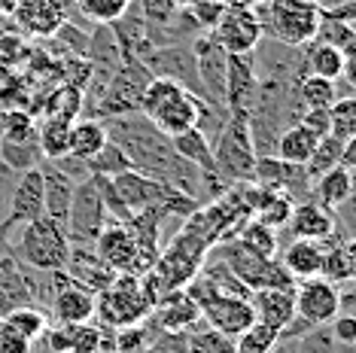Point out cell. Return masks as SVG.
<instances>
[{
  "label": "cell",
  "mask_w": 356,
  "mask_h": 353,
  "mask_svg": "<svg viewBox=\"0 0 356 353\" xmlns=\"http://www.w3.org/2000/svg\"><path fill=\"white\" fill-rule=\"evenodd\" d=\"M262 37L277 40L283 46L302 49L314 40L320 28V10L311 0H262L253 6Z\"/></svg>",
  "instance_id": "3"
},
{
  "label": "cell",
  "mask_w": 356,
  "mask_h": 353,
  "mask_svg": "<svg viewBox=\"0 0 356 353\" xmlns=\"http://www.w3.org/2000/svg\"><path fill=\"white\" fill-rule=\"evenodd\" d=\"M253 167L256 149L253 138H250L247 113H229V122L213 140V171L225 186H238V183L253 180Z\"/></svg>",
  "instance_id": "6"
},
{
  "label": "cell",
  "mask_w": 356,
  "mask_h": 353,
  "mask_svg": "<svg viewBox=\"0 0 356 353\" xmlns=\"http://www.w3.org/2000/svg\"><path fill=\"white\" fill-rule=\"evenodd\" d=\"M13 226L10 222H0V259H3V256H10V238H13Z\"/></svg>",
  "instance_id": "52"
},
{
  "label": "cell",
  "mask_w": 356,
  "mask_h": 353,
  "mask_svg": "<svg viewBox=\"0 0 356 353\" xmlns=\"http://www.w3.org/2000/svg\"><path fill=\"white\" fill-rule=\"evenodd\" d=\"M280 344V332L265 323H256L234 338V353H271Z\"/></svg>",
  "instance_id": "43"
},
{
  "label": "cell",
  "mask_w": 356,
  "mask_h": 353,
  "mask_svg": "<svg viewBox=\"0 0 356 353\" xmlns=\"http://www.w3.org/2000/svg\"><path fill=\"white\" fill-rule=\"evenodd\" d=\"M110 183H113L116 195L122 198V204L131 213L143 211V207H161V204H168L177 195L174 186H168V183L156 180V176H147L140 171H128V174L110 176Z\"/></svg>",
  "instance_id": "15"
},
{
  "label": "cell",
  "mask_w": 356,
  "mask_h": 353,
  "mask_svg": "<svg viewBox=\"0 0 356 353\" xmlns=\"http://www.w3.org/2000/svg\"><path fill=\"white\" fill-rule=\"evenodd\" d=\"M0 353H34V344L6 332V329H0Z\"/></svg>",
  "instance_id": "51"
},
{
  "label": "cell",
  "mask_w": 356,
  "mask_h": 353,
  "mask_svg": "<svg viewBox=\"0 0 356 353\" xmlns=\"http://www.w3.org/2000/svg\"><path fill=\"white\" fill-rule=\"evenodd\" d=\"M323 256H326V244H323V240L293 238V240H286L277 262L286 268V274L293 280H307V277H320Z\"/></svg>",
  "instance_id": "23"
},
{
  "label": "cell",
  "mask_w": 356,
  "mask_h": 353,
  "mask_svg": "<svg viewBox=\"0 0 356 353\" xmlns=\"http://www.w3.org/2000/svg\"><path fill=\"white\" fill-rule=\"evenodd\" d=\"M40 216H43V174H40V167H34V171L15 176V186L10 195V213H6L3 222H10L15 229L31 220H40Z\"/></svg>",
  "instance_id": "19"
},
{
  "label": "cell",
  "mask_w": 356,
  "mask_h": 353,
  "mask_svg": "<svg viewBox=\"0 0 356 353\" xmlns=\"http://www.w3.org/2000/svg\"><path fill=\"white\" fill-rule=\"evenodd\" d=\"M37 119L25 107H10L0 116V140H34Z\"/></svg>",
  "instance_id": "42"
},
{
  "label": "cell",
  "mask_w": 356,
  "mask_h": 353,
  "mask_svg": "<svg viewBox=\"0 0 356 353\" xmlns=\"http://www.w3.org/2000/svg\"><path fill=\"white\" fill-rule=\"evenodd\" d=\"M296 95H298V104H302V113L305 110H329L338 98V83L314 76V74H305L298 79Z\"/></svg>",
  "instance_id": "36"
},
{
  "label": "cell",
  "mask_w": 356,
  "mask_h": 353,
  "mask_svg": "<svg viewBox=\"0 0 356 353\" xmlns=\"http://www.w3.org/2000/svg\"><path fill=\"white\" fill-rule=\"evenodd\" d=\"M317 140L320 138L311 131V128H305L302 122H293V125H286L280 131L277 147H274V156H277L280 162H286V165H305L307 158H311L314 147H317Z\"/></svg>",
  "instance_id": "29"
},
{
  "label": "cell",
  "mask_w": 356,
  "mask_h": 353,
  "mask_svg": "<svg viewBox=\"0 0 356 353\" xmlns=\"http://www.w3.org/2000/svg\"><path fill=\"white\" fill-rule=\"evenodd\" d=\"M64 274H67L70 280H76L79 286H86V290L95 293V295H98L101 290H107L113 280H116V271L95 253L92 244H70Z\"/></svg>",
  "instance_id": "18"
},
{
  "label": "cell",
  "mask_w": 356,
  "mask_h": 353,
  "mask_svg": "<svg viewBox=\"0 0 356 353\" xmlns=\"http://www.w3.org/2000/svg\"><path fill=\"white\" fill-rule=\"evenodd\" d=\"M152 74L143 67V61H122V67L113 74V79L104 85L101 98L92 107V119H107V116H125L140 110V95L149 85Z\"/></svg>",
  "instance_id": "7"
},
{
  "label": "cell",
  "mask_w": 356,
  "mask_h": 353,
  "mask_svg": "<svg viewBox=\"0 0 356 353\" xmlns=\"http://www.w3.org/2000/svg\"><path fill=\"white\" fill-rule=\"evenodd\" d=\"M46 314L52 323H88L95 317V293L70 280L64 271H52V295Z\"/></svg>",
  "instance_id": "12"
},
{
  "label": "cell",
  "mask_w": 356,
  "mask_h": 353,
  "mask_svg": "<svg viewBox=\"0 0 356 353\" xmlns=\"http://www.w3.org/2000/svg\"><path fill=\"white\" fill-rule=\"evenodd\" d=\"M296 317L307 326H326L338 314V286L323 277L296 280Z\"/></svg>",
  "instance_id": "14"
},
{
  "label": "cell",
  "mask_w": 356,
  "mask_h": 353,
  "mask_svg": "<svg viewBox=\"0 0 356 353\" xmlns=\"http://www.w3.org/2000/svg\"><path fill=\"white\" fill-rule=\"evenodd\" d=\"M171 147H174V152L183 158V162L195 165L201 174H216L213 171V147H210V140L198 131V128H189V131H183V134H174Z\"/></svg>",
  "instance_id": "32"
},
{
  "label": "cell",
  "mask_w": 356,
  "mask_h": 353,
  "mask_svg": "<svg viewBox=\"0 0 356 353\" xmlns=\"http://www.w3.org/2000/svg\"><path fill=\"white\" fill-rule=\"evenodd\" d=\"M232 240H238L244 250L262 256V259H277V250H280L277 231H274L271 226H265V222H259L256 216H250V220L241 226V231Z\"/></svg>",
  "instance_id": "33"
},
{
  "label": "cell",
  "mask_w": 356,
  "mask_h": 353,
  "mask_svg": "<svg viewBox=\"0 0 356 353\" xmlns=\"http://www.w3.org/2000/svg\"><path fill=\"white\" fill-rule=\"evenodd\" d=\"M317 43H329L335 49H341L347 58L356 55V22H347V19H335V15H323L320 13V28L314 34Z\"/></svg>",
  "instance_id": "35"
},
{
  "label": "cell",
  "mask_w": 356,
  "mask_h": 353,
  "mask_svg": "<svg viewBox=\"0 0 356 353\" xmlns=\"http://www.w3.org/2000/svg\"><path fill=\"white\" fill-rule=\"evenodd\" d=\"M216 43L222 46L229 55H250L262 40V28L253 13V6H241V3H229L222 13V19L216 22L213 31H207Z\"/></svg>",
  "instance_id": "9"
},
{
  "label": "cell",
  "mask_w": 356,
  "mask_h": 353,
  "mask_svg": "<svg viewBox=\"0 0 356 353\" xmlns=\"http://www.w3.org/2000/svg\"><path fill=\"white\" fill-rule=\"evenodd\" d=\"M143 67L149 70L152 76L161 79H174L180 83L186 92L198 95L201 98V85H198V70H195V52H192V43H177V46H159V49H149L143 58Z\"/></svg>",
  "instance_id": "11"
},
{
  "label": "cell",
  "mask_w": 356,
  "mask_h": 353,
  "mask_svg": "<svg viewBox=\"0 0 356 353\" xmlns=\"http://www.w3.org/2000/svg\"><path fill=\"white\" fill-rule=\"evenodd\" d=\"M147 353H186V335L159 332L156 338H152V344H149Z\"/></svg>",
  "instance_id": "48"
},
{
  "label": "cell",
  "mask_w": 356,
  "mask_h": 353,
  "mask_svg": "<svg viewBox=\"0 0 356 353\" xmlns=\"http://www.w3.org/2000/svg\"><path fill=\"white\" fill-rule=\"evenodd\" d=\"M15 229H19V235L10 238V253L22 265L34 271H64L70 240L58 222L49 216H40V220H31Z\"/></svg>",
  "instance_id": "4"
},
{
  "label": "cell",
  "mask_w": 356,
  "mask_h": 353,
  "mask_svg": "<svg viewBox=\"0 0 356 353\" xmlns=\"http://www.w3.org/2000/svg\"><path fill=\"white\" fill-rule=\"evenodd\" d=\"M104 143H107V131H104L101 119H92V116L74 119V125H70V138H67V156L88 162L92 156H98Z\"/></svg>",
  "instance_id": "28"
},
{
  "label": "cell",
  "mask_w": 356,
  "mask_h": 353,
  "mask_svg": "<svg viewBox=\"0 0 356 353\" xmlns=\"http://www.w3.org/2000/svg\"><path fill=\"white\" fill-rule=\"evenodd\" d=\"M49 323H52L49 314H46L43 308H34V304L15 308L6 317H0V329H6V332L19 335V338H25L31 344H37L40 338H43V332H46Z\"/></svg>",
  "instance_id": "31"
},
{
  "label": "cell",
  "mask_w": 356,
  "mask_h": 353,
  "mask_svg": "<svg viewBox=\"0 0 356 353\" xmlns=\"http://www.w3.org/2000/svg\"><path fill=\"white\" fill-rule=\"evenodd\" d=\"M326 244V256H323V271L320 277L329 280L335 286H344L356 277V244L353 238H347L341 229L335 231L332 238L323 240Z\"/></svg>",
  "instance_id": "24"
},
{
  "label": "cell",
  "mask_w": 356,
  "mask_h": 353,
  "mask_svg": "<svg viewBox=\"0 0 356 353\" xmlns=\"http://www.w3.org/2000/svg\"><path fill=\"white\" fill-rule=\"evenodd\" d=\"M305 70L314 76H323V79H332V83H338V79L344 76L347 70V55L341 49H335V46L329 43H317V40H311V43L305 46Z\"/></svg>",
  "instance_id": "30"
},
{
  "label": "cell",
  "mask_w": 356,
  "mask_h": 353,
  "mask_svg": "<svg viewBox=\"0 0 356 353\" xmlns=\"http://www.w3.org/2000/svg\"><path fill=\"white\" fill-rule=\"evenodd\" d=\"M147 323L156 332H168V335H189L192 329L201 326V314L198 304L192 302V295L186 290H171L152 304Z\"/></svg>",
  "instance_id": "13"
},
{
  "label": "cell",
  "mask_w": 356,
  "mask_h": 353,
  "mask_svg": "<svg viewBox=\"0 0 356 353\" xmlns=\"http://www.w3.org/2000/svg\"><path fill=\"white\" fill-rule=\"evenodd\" d=\"M344 147H347V140H338V138H332V134H323V138L317 140V147H314V152H311V158L305 162V174L311 176V180H317V176L326 174L329 167L341 165Z\"/></svg>",
  "instance_id": "38"
},
{
  "label": "cell",
  "mask_w": 356,
  "mask_h": 353,
  "mask_svg": "<svg viewBox=\"0 0 356 353\" xmlns=\"http://www.w3.org/2000/svg\"><path fill=\"white\" fill-rule=\"evenodd\" d=\"M13 19L19 22L28 34L34 37H52L67 15H64V0H15Z\"/></svg>",
  "instance_id": "21"
},
{
  "label": "cell",
  "mask_w": 356,
  "mask_h": 353,
  "mask_svg": "<svg viewBox=\"0 0 356 353\" xmlns=\"http://www.w3.org/2000/svg\"><path fill=\"white\" fill-rule=\"evenodd\" d=\"M95 253L110 265L116 274H140V262H137V244L134 235L125 222L110 220L101 229V235L95 238Z\"/></svg>",
  "instance_id": "16"
},
{
  "label": "cell",
  "mask_w": 356,
  "mask_h": 353,
  "mask_svg": "<svg viewBox=\"0 0 356 353\" xmlns=\"http://www.w3.org/2000/svg\"><path fill=\"white\" fill-rule=\"evenodd\" d=\"M329 134L338 140H356V98L341 95L329 107Z\"/></svg>",
  "instance_id": "40"
},
{
  "label": "cell",
  "mask_w": 356,
  "mask_h": 353,
  "mask_svg": "<svg viewBox=\"0 0 356 353\" xmlns=\"http://www.w3.org/2000/svg\"><path fill=\"white\" fill-rule=\"evenodd\" d=\"M186 353H234V341L207 326H198L186 335Z\"/></svg>",
  "instance_id": "45"
},
{
  "label": "cell",
  "mask_w": 356,
  "mask_h": 353,
  "mask_svg": "<svg viewBox=\"0 0 356 353\" xmlns=\"http://www.w3.org/2000/svg\"><path fill=\"white\" fill-rule=\"evenodd\" d=\"M86 167H88V174H92V176H119V174L134 171L131 158H128L122 152V147H119V143H113V140L104 143L98 156H92L86 162Z\"/></svg>",
  "instance_id": "39"
},
{
  "label": "cell",
  "mask_w": 356,
  "mask_h": 353,
  "mask_svg": "<svg viewBox=\"0 0 356 353\" xmlns=\"http://www.w3.org/2000/svg\"><path fill=\"white\" fill-rule=\"evenodd\" d=\"M0 162L10 167L13 174H25L43 165V152L34 140H0Z\"/></svg>",
  "instance_id": "37"
},
{
  "label": "cell",
  "mask_w": 356,
  "mask_h": 353,
  "mask_svg": "<svg viewBox=\"0 0 356 353\" xmlns=\"http://www.w3.org/2000/svg\"><path fill=\"white\" fill-rule=\"evenodd\" d=\"M229 3H241V6H259L262 0H229Z\"/></svg>",
  "instance_id": "53"
},
{
  "label": "cell",
  "mask_w": 356,
  "mask_h": 353,
  "mask_svg": "<svg viewBox=\"0 0 356 353\" xmlns=\"http://www.w3.org/2000/svg\"><path fill=\"white\" fill-rule=\"evenodd\" d=\"M314 202L323 204L326 211L335 213L338 207H344L347 202H353V171L350 167H329L326 174H320L314 180Z\"/></svg>",
  "instance_id": "27"
},
{
  "label": "cell",
  "mask_w": 356,
  "mask_h": 353,
  "mask_svg": "<svg viewBox=\"0 0 356 353\" xmlns=\"http://www.w3.org/2000/svg\"><path fill=\"white\" fill-rule=\"evenodd\" d=\"M289 347H293V353H341V350H344L341 344L332 338L329 323H326V326L307 329V332H302L298 338L289 341Z\"/></svg>",
  "instance_id": "44"
},
{
  "label": "cell",
  "mask_w": 356,
  "mask_h": 353,
  "mask_svg": "<svg viewBox=\"0 0 356 353\" xmlns=\"http://www.w3.org/2000/svg\"><path fill=\"white\" fill-rule=\"evenodd\" d=\"M110 222L107 207L101 202V192L95 186V176L76 183L74 198H70L67 216H64V235L70 244H95L101 229Z\"/></svg>",
  "instance_id": "8"
},
{
  "label": "cell",
  "mask_w": 356,
  "mask_h": 353,
  "mask_svg": "<svg viewBox=\"0 0 356 353\" xmlns=\"http://www.w3.org/2000/svg\"><path fill=\"white\" fill-rule=\"evenodd\" d=\"M298 122L305 128H311L317 138H323V134H329V110H305V113L298 116Z\"/></svg>",
  "instance_id": "50"
},
{
  "label": "cell",
  "mask_w": 356,
  "mask_h": 353,
  "mask_svg": "<svg viewBox=\"0 0 356 353\" xmlns=\"http://www.w3.org/2000/svg\"><path fill=\"white\" fill-rule=\"evenodd\" d=\"M293 290H256L253 295H250V304H253L259 323L277 329V332L293 323L296 320V295H293Z\"/></svg>",
  "instance_id": "26"
},
{
  "label": "cell",
  "mask_w": 356,
  "mask_h": 353,
  "mask_svg": "<svg viewBox=\"0 0 356 353\" xmlns=\"http://www.w3.org/2000/svg\"><path fill=\"white\" fill-rule=\"evenodd\" d=\"M37 274L40 271L28 274L25 265L15 259L13 253L0 259V317H6L15 308H25V304L37 302Z\"/></svg>",
  "instance_id": "17"
},
{
  "label": "cell",
  "mask_w": 356,
  "mask_h": 353,
  "mask_svg": "<svg viewBox=\"0 0 356 353\" xmlns=\"http://www.w3.org/2000/svg\"><path fill=\"white\" fill-rule=\"evenodd\" d=\"M40 174H43V216H49V220H55L64 229V216H67L76 183L64 171H58L52 162H46V158L40 165Z\"/></svg>",
  "instance_id": "25"
},
{
  "label": "cell",
  "mask_w": 356,
  "mask_h": 353,
  "mask_svg": "<svg viewBox=\"0 0 356 353\" xmlns=\"http://www.w3.org/2000/svg\"><path fill=\"white\" fill-rule=\"evenodd\" d=\"M159 299L161 290L152 271H147V274H116L107 290L95 295V317H98V326L107 329L134 326L149 317L152 304Z\"/></svg>",
  "instance_id": "1"
},
{
  "label": "cell",
  "mask_w": 356,
  "mask_h": 353,
  "mask_svg": "<svg viewBox=\"0 0 356 353\" xmlns=\"http://www.w3.org/2000/svg\"><path fill=\"white\" fill-rule=\"evenodd\" d=\"M186 293L192 295V302L198 304V314H201V323L213 332L225 335V338H238L241 332H247L250 326L256 323V311L250 299H238V295H222L216 293L207 280H201L198 274L183 286Z\"/></svg>",
  "instance_id": "5"
},
{
  "label": "cell",
  "mask_w": 356,
  "mask_h": 353,
  "mask_svg": "<svg viewBox=\"0 0 356 353\" xmlns=\"http://www.w3.org/2000/svg\"><path fill=\"white\" fill-rule=\"evenodd\" d=\"M70 125H74V122L58 119V116H43L37 122V143H40V152H43L46 162H55V158L67 156Z\"/></svg>",
  "instance_id": "34"
},
{
  "label": "cell",
  "mask_w": 356,
  "mask_h": 353,
  "mask_svg": "<svg viewBox=\"0 0 356 353\" xmlns=\"http://www.w3.org/2000/svg\"><path fill=\"white\" fill-rule=\"evenodd\" d=\"M79 6V13L86 19H92L95 25H113L119 15H125V10L134 0H74Z\"/></svg>",
  "instance_id": "46"
},
{
  "label": "cell",
  "mask_w": 356,
  "mask_h": 353,
  "mask_svg": "<svg viewBox=\"0 0 356 353\" xmlns=\"http://www.w3.org/2000/svg\"><path fill=\"white\" fill-rule=\"evenodd\" d=\"M15 176L10 167L0 162V222L6 220V213H10V195H13V186H15Z\"/></svg>",
  "instance_id": "49"
},
{
  "label": "cell",
  "mask_w": 356,
  "mask_h": 353,
  "mask_svg": "<svg viewBox=\"0 0 356 353\" xmlns=\"http://www.w3.org/2000/svg\"><path fill=\"white\" fill-rule=\"evenodd\" d=\"M293 207L296 202L286 195V192H274L268 189L265 192V198H262V204L256 207V220L259 222H265V226H271L274 231H277L280 226H286V220H289V213H293Z\"/></svg>",
  "instance_id": "41"
},
{
  "label": "cell",
  "mask_w": 356,
  "mask_h": 353,
  "mask_svg": "<svg viewBox=\"0 0 356 353\" xmlns=\"http://www.w3.org/2000/svg\"><path fill=\"white\" fill-rule=\"evenodd\" d=\"M286 238H307V240H326L338 231V222H335V213L326 211L323 204H317L314 198H307V202H298L293 207V213H289L286 220Z\"/></svg>",
  "instance_id": "20"
},
{
  "label": "cell",
  "mask_w": 356,
  "mask_h": 353,
  "mask_svg": "<svg viewBox=\"0 0 356 353\" xmlns=\"http://www.w3.org/2000/svg\"><path fill=\"white\" fill-rule=\"evenodd\" d=\"M256 95V64L250 55H229L225 70V107L229 113H247Z\"/></svg>",
  "instance_id": "22"
},
{
  "label": "cell",
  "mask_w": 356,
  "mask_h": 353,
  "mask_svg": "<svg viewBox=\"0 0 356 353\" xmlns=\"http://www.w3.org/2000/svg\"><path fill=\"white\" fill-rule=\"evenodd\" d=\"M201 104L204 101H201L198 95L186 92L180 83L152 76L149 85L143 88V95H140V110H137V113L147 116L165 138H174V134H183L198 125Z\"/></svg>",
  "instance_id": "2"
},
{
  "label": "cell",
  "mask_w": 356,
  "mask_h": 353,
  "mask_svg": "<svg viewBox=\"0 0 356 353\" xmlns=\"http://www.w3.org/2000/svg\"><path fill=\"white\" fill-rule=\"evenodd\" d=\"M192 52H195L201 101L222 104L225 107V70H229V52H225L210 34H198L195 40H192Z\"/></svg>",
  "instance_id": "10"
},
{
  "label": "cell",
  "mask_w": 356,
  "mask_h": 353,
  "mask_svg": "<svg viewBox=\"0 0 356 353\" xmlns=\"http://www.w3.org/2000/svg\"><path fill=\"white\" fill-rule=\"evenodd\" d=\"M332 338H335L341 347H353L356 344V317L353 314H335L329 320Z\"/></svg>",
  "instance_id": "47"
}]
</instances>
